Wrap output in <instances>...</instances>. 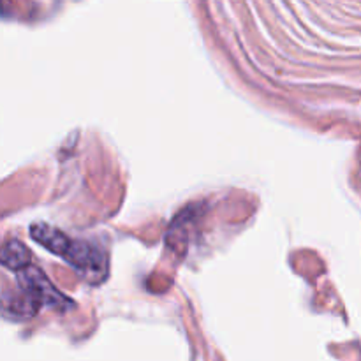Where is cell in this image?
Here are the masks:
<instances>
[{
    "instance_id": "4",
    "label": "cell",
    "mask_w": 361,
    "mask_h": 361,
    "mask_svg": "<svg viewBox=\"0 0 361 361\" xmlns=\"http://www.w3.org/2000/svg\"><path fill=\"white\" fill-rule=\"evenodd\" d=\"M39 309V305H35L27 295L20 289V293L16 295H9V293H4L2 296V310L6 316L13 314V317L16 319H25V317H32L35 314V310Z\"/></svg>"
},
{
    "instance_id": "1",
    "label": "cell",
    "mask_w": 361,
    "mask_h": 361,
    "mask_svg": "<svg viewBox=\"0 0 361 361\" xmlns=\"http://www.w3.org/2000/svg\"><path fill=\"white\" fill-rule=\"evenodd\" d=\"M30 235L39 245L67 261L78 274L87 277L88 281L97 282L106 275L108 257L94 243L67 238L63 233L44 224V222H37V224L32 226Z\"/></svg>"
},
{
    "instance_id": "3",
    "label": "cell",
    "mask_w": 361,
    "mask_h": 361,
    "mask_svg": "<svg viewBox=\"0 0 361 361\" xmlns=\"http://www.w3.org/2000/svg\"><path fill=\"white\" fill-rule=\"evenodd\" d=\"M0 261H2L4 268L20 274V271L27 270L30 264V250L20 240H7L0 252Z\"/></svg>"
},
{
    "instance_id": "2",
    "label": "cell",
    "mask_w": 361,
    "mask_h": 361,
    "mask_svg": "<svg viewBox=\"0 0 361 361\" xmlns=\"http://www.w3.org/2000/svg\"><path fill=\"white\" fill-rule=\"evenodd\" d=\"M18 286L21 291L35 303V305L51 307V309L67 310L73 307V302L66 298L55 286L49 282V279L41 270L34 267H28L27 270L18 274Z\"/></svg>"
}]
</instances>
